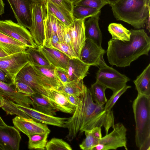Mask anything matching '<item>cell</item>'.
Returning a JSON list of instances; mask_svg holds the SVG:
<instances>
[{
  "label": "cell",
  "mask_w": 150,
  "mask_h": 150,
  "mask_svg": "<svg viewBox=\"0 0 150 150\" xmlns=\"http://www.w3.org/2000/svg\"><path fill=\"white\" fill-rule=\"evenodd\" d=\"M0 150H3V149H2V148H1V146H0Z\"/></svg>",
  "instance_id": "obj_55"
},
{
  "label": "cell",
  "mask_w": 150,
  "mask_h": 150,
  "mask_svg": "<svg viewBox=\"0 0 150 150\" xmlns=\"http://www.w3.org/2000/svg\"><path fill=\"white\" fill-rule=\"evenodd\" d=\"M4 104L1 108L7 114L16 115L23 117L29 118L30 117L25 112L19 109L16 103L6 98H4Z\"/></svg>",
  "instance_id": "obj_35"
},
{
  "label": "cell",
  "mask_w": 150,
  "mask_h": 150,
  "mask_svg": "<svg viewBox=\"0 0 150 150\" xmlns=\"http://www.w3.org/2000/svg\"><path fill=\"white\" fill-rule=\"evenodd\" d=\"M7 0L12 10L17 23L29 29L32 24L33 6L36 0Z\"/></svg>",
  "instance_id": "obj_10"
},
{
  "label": "cell",
  "mask_w": 150,
  "mask_h": 150,
  "mask_svg": "<svg viewBox=\"0 0 150 150\" xmlns=\"http://www.w3.org/2000/svg\"><path fill=\"white\" fill-rule=\"evenodd\" d=\"M39 1H40L42 2H43L45 3H46V2L47 1V0H38Z\"/></svg>",
  "instance_id": "obj_54"
},
{
  "label": "cell",
  "mask_w": 150,
  "mask_h": 150,
  "mask_svg": "<svg viewBox=\"0 0 150 150\" xmlns=\"http://www.w3.org/2000/svg\"><path fill=\"white\" fill-rule=\"evenodd\" d=\"M63 39L64 42L68 45L74 51L72 47L71 36L68 27L66 25L65 26L64 30Z\"/></svg>",
  "instance_id": "obj_44"
},
{
  "label": "cell",
  "mask_w": 150,
  "mask_h": 150,
  "mask_svg": "<svg viewBox=\"0 0 150 150\" xmlns=\"http://www.w3.org/2000/svg\"><path fill=\"white\" fill-rule=\"evenodd\" d=\"M85 85L83 79H76L64 83H62L57 89L69 94L79 95Z\"/></svg>",
  "instance_id": "obj_31"
},
{
  "label": "cell",
  "mask_w": 150,
  "mask_h": 150,
  "mask_svg": "<svg viewBox=\"0 0 150 150\" xmlns=\"http://www.w3.org/2000/svg\"><path fill=\"white\" fill-rule=\"evenodd\" d=\"M85 138L79 145L80 148L83 150H93L99 143L100 139L95 137L90 130L84 132Z\"/></svg>",
  "instance_id": "obj_36"
},
{
  "label": "cell",
  "mask_w": 150,
  "mask_h": 150,
  "mask_svg": "<svg viewBox=\"0 0 150 150\" xmlns=\"http://www.w3.org/2000/svg\"><path fill=\"white\" fill-rule=\"evenodd\" d=\"M21 137L15 127L0 125V146L3 150H18Z\"/></svg>",
  "instance_id": "obj_15"
},
{
  "label": "cell",
  "mask_w": 150,
  "mask_h": 150,
  "mask_svg": "<svg viewBox=\"0 0 150 150\" xmlns=\"http://www.w3.org/2000/svg\"><path fill=\"white\" fill-rule=\"evenodd\" d=\"M150 0H120L110 6L117 20L140 29L145 27L150 17Z\"/></svg>",
  "instance_id": "obj_3"
},
{
  "label": "cell",
  "mask_w": 150,
  "mask_h": 150,
  "mask_svg": "<svg viewBox=\"0 0 150 150\" xmlns=\"http://www.w3.org/2000/svg\"><path fill=\"white\" fill-rule=\"evenodd\" d=\"M54 72L57 77L62 83H64L70 81L67 71L55 67Z\"/></svg>",
  "instance_id": "obj_42"
},
{
  "label": "cell",
  "mask_w": 150,
  "mask_h": 150,
  "mask_svg": "<svg viewBox=\"0 0 150 150\" xmlns=\"http://www.w3.org/2000/svg\"><path fill=\"white\" fill-rule=\"evenodd\" d=\"M14 86V85L6 83L0 81V95L18 105L30 107L33 104L30 96L18 92L13 87Z\"/></svg>",
  "instance_id": "obj_18"
},
{
  "label": "cell",
  "mask_w": 150,
  "mask_h": 150,
  "mask_svg": "<svg viewBox=\"0 0 150 150\" xmlns=\"http://www.w3.org/2000/svg\"><path fill=\"white\" fill-rule=\"evenodd\" d=\"M16 105L19 109L35 120L47 125L64 127L65 122L67 118L49 115L33 108L21 105L16 103Z\"/></svg>",
  "instance_id": "obj_17"
},
{
  "label": "cell",
  "mask_w": 150,
  "mask_h": 150,
  "mask_svg": "<svg viewBox=\"0 0 150 150\" xmlns=\"http://www.w3.org/2000/svg\"><path fill=\"white\" fill-rule=\"evenodd\" d=\"M33 65L41 82L47 90L51 88L57 89L61 86L62 83L55 74V67L51 65L49 66Z\"/></svg>",
  "instance_id": "obj_20"
},
{
  "label": "cell",
  "mask_w": 150,
  "mask_h": 150,
  "mask_svg": "<svg viewBox=\"0 0 150 150\" xmlns=\"http://www.w3.org/2000/svg\"><path fill=\"white\" fill-rule=\"evenodd\" d=\"M108 30L112 36V39L123 41H129L131 34L130 30L120 23H112L108 27Z\"/></svg>",
  "instance_id": "obj_29"
},
{
  "label": "cell",
  "mask_w": 150,
  "mask_h": 150,
  "mask_svg": "<svg viewBox=\"0 0 150 150\" xmlns=\"http://www.w3.org/2000/svg\"><path fill=\"white\" fill-rule=\"evenodd\" d=\"M106 52L89 39H86L81 50L79 59L90 66L99 67L105 64L103 56Z\"/></svg>",
  "instance_id": "obj_11"
},
{
  "label": "cell",
  "mask_w": 150,
  "mask_h": 150,
  "mask_svg": "<svg viewBox=\"0 0 150 150\" xmlns=\"http://www.w3.org/2000/svg\"><path fill=\"white\" fill-rule=\"evenodd\" d=\"M48 133L35 134L29 137L28 149L30 150H44L47 142Z\"/></svg>",
  "instance_id": "obj_34"
},
{
  "label": "cell",
  "mask_w": 150,
  "mask_h": 150,
  "mask_svg": "<svg viewBox=\"0 0 150 150\" xmlns=\"http://www.w3.org/2000/svg\"><path fill=\"white\" fill-rule=\"evenodd\" d=\"M90 66L78 58L70 59L67 69L70 81L83 79L88 73Z\"/></svg>",
  "instance_id": "obj_24"
},
{
  "label": "cell",
  "mask_w": 150,
  "mask_h": 150,
  "mask_svg": "<svg viewBox=\"0 0 150 150\" xmlns=\"http://www.w3.org/2000/svg\"><path fill=\"white\" fill-rule=\"evenodd\" d=\"M37 48L50 65L67 71L70 59L65 54L56 49L45 46Z\"/></svg>",
  "instance_id": "obj_21"
},
{
  "label": "cell",
  "mask_w": 150,
  "mask_h": 150,
  "mask_svg": "<svg viewBox=\"0 0 150 150\" xmlns=\"http://www.w3.org/2000/svg\"><path fill=\"white\" fill-rule=\"evenodd\" d=\"M4 104V98L0 95V107H1L3 106Z\"/></svg>",
  "instance_id": "obj_51"
},
{
  "label": "cell",
  "mask_w": 150,
  "mask_h": 150,
  "mask_svg": "<svg viewBox=\"0 0 150 150\" xmlns=\"http://www.w3.org/2000/svg\"><path fill=\"white\" fill-rule=\"evenodd\" d=\"M46 6L47 13L53 16L65 25L69 26L73 21L71 13L64 8L48 0Z\"/></svg>",
  "instance_id": "obj_26"
},
{
  "label": "cell",
  "mask_w": 150,
  "mask_h": 150,
  "mask_svg": "<svg viewBox=\"0 0 150 150\" xmlns=\"http://www.w3.org/2000/svg\"><path fill=\"white\" fill-rule=\"evenodd\" d=\"M100 12V10L94 8L83 6L74 5L71 14L74 20H83L95 16Z\"/></svg>",
  "instance_id": "obj_30"
},
{
  "label": "cell",
  "mask_w": 150,
  "mask_h": 150,
  "mask_svg": "<svg viewBox=\"0 0 150 150\" xmlns=\"http://www.w3.org/2000/svg\"><path fill=\"white\" fill-rule=\"evenodd\" d=\"M104 105H98L93 112L87 126L86 130H90L95 127H104L106 134L110 129L114 125L115 117L112 110H104Z\"/></svg>",
  "instance_id": "obj_13"
},
{
  "label": "cell",
  "mask_w": 150,
  "mask_h": 150,
  "mask_svg": "<svg viewBox=\"0 0 150 150\" xmlns=\"http://www.w3.org/2000/svg\"><path fill=\"white\" fill-rule=\"evenodd\" d=\"M54 48L63 53L70 59L78 58L75 52L64 42H59Z\"/></svg>",
  "instance_id": "obj_40"
},
{
  "label": "cell",
  "mask_w": 150,
  "mask_h": 150,
  "mask_svg": "<svg viewBox=\"0 0 150 150\" xmlns=\"http://www.w3.org/2000/svg\"><path fill=\"white\" fill-rule=\"evenodd\" d=\"M65 26L55 17L47 13L44 24L45 41L53 35H56L58 36L61 42H64L63 31Z\"/></svg>",
  "instance_id": "obj_23"
},
{
  "label": "cell",
  "mask_w": 150,
  "mask_h": 150,
  "mask_svg": "<svg viewBox=\"0 0 150 150\" xmlns=\"http://www.w3.org/2000/svg\"><path fill=\"white\" fill-rule=\"evenodd\" d=\"M129 41L110 39L108 42L107 55L112 66L125 67L143 55H149L150 38L143 29L130 30Z\"/></svg>",
  "instance_id": "obj_1"
},
{
  "label": "cell",
  "mask_w": 150,
  "mask_h": 150,
  "mask_svg": "<svg viewBox=\"0 0 150 150\" xmlns=\"http://www.w3.org/2000/svg\"><path fill=\"white\" fill-rule=\"evenodd\" d=\"M0 48L8 55L25 51L27 47L24 44L0 32Z\"/></svg>",
  "instance_id": "obj_25"
},
{
  "label": "cell",
  "mask_w": 150,
  "mask_h": 150,
  "mask_svg": "<svg viewBox=\"0 0 150 150\" xmlns=\"http://www.w3.org/2000/svg\"><path fill=\"white\" fill-rule=\"evenodd\" d=\"M66 9L72 13L73 4L68 0H47Z\"/></svg>",
  "instance_id": "obj_43"
},
{
  "label": "cell",
  "mask_w": 150,
  "mask_h": 150,
  "mask_svg": "<svg viewBox=\"0 0 150 150\" xmlns=\"http://www.w3.org/2000/svg\"><path fill=\"white\" fill-rule=\"evenodd\" d=\"M29 62L25 51L0 57V68L15 84L16 76L21 69Z\"/></svg>",
  "instance_id": "obj_9"
},
{
  "label": "cell",
  "mask_w": 150,
  "mask_h": 150,
  "mask_svg": "<svg viewBox=\"0 0 150 150\" xmlns=\"http://www.w3.org/2000/svg\"><path fill=\"white\" fill-rule=\"evenodd\" d=\"M20 81L30 86L37 93L47 96V90L44 87L38 78L33 65L28 62L18 73L15 81Z\"/></svg>",
  "instance_id": "obj_12"
},
{
  "label": "cell",
  "mask_w": 150,
  "mask_h": 150,
  "mask_svg": "<svg viewBox=\"0 0 150 150\" xmlns=\"http://www.w3.org/2000/svg\"><path fill=\"white\" fill-rule=\"evenodd\" d=\"M108 4V3L105 0H81L74 5L83 6L100 10L105 5Z\"/></svg>",
  "instance_id": "obj_39"
},
{
  "label": "cell",
  "mask_w": 150,
  "mask_h": 150,
  "mask_svg": "<svg viewBox=\"0 0 150 150\" xmlns=\"http://www.w3.org/2000/svg\"><path fill=\"white\" fill-rule=\"evenodd\" d=\"M15 127L28 137L35 134L48 133L50 132L47 125L38 122L30 117L25 118L17 116L12 120Z\"/></svg>",
  "instance_id": "obj_14"
},
{
  "label": "cell",
  "mask_w": 150,
  "mask_h": 150,
  "mask_svg": "<svg viewBox=\"0 0 150 150\" xmlns=\"http://www.w3.org/2000/svg\"><path fill=\"white\" fill-rule=\"evenodd\" d=\"M46 98L56 109L62 112L72 114L76 107L67 100L63 92L57 89L51 88L47 90Z\"/></svg>",
  "instance_id": "obj_19"
},
{
  "label": "cell",
  "mask_w": 150,
  "mask_h": 150,
  "mask_svg": "<svg viewBox=\"0 0 150 150\" xmlns=\"http://www.w3.org/2000/svg\"><path fill=\"white\" fill-rule=\"evenodd\" d=\"M47 15L46 3L35 0L32 8V24L29 30L37 48L43 46L44 44V24Z\"/></svg>",
  "instance_id": "obj_5"
},
{
  "label": "cell",
  "mask_w": 150,
  "mask_h": 150,
  "mask_svg": "<svg viewBox=\"0 0 150 150\" xmlns=\"http://www.w3.org/2000/svg\"><path fill=\"white\" fill-rule=\"evenodd\" d=\"M110 5L113 4L115 3L118 2L120 0H105Z\"/></svg>",
  "instance_id": "obj_49"
},
{
  "label": "cell",
  "mask_w": 150,
  "mask_h": 150,
  "mask_svg": "<svg viewBox=\"0 0 150 150\" xmlns=\"http://www.w3.org/2000/svg\"><path fill=\"white\" fill-rule=\"evenodd\" d=\"M101 12L96 15L84 19L86 39L90 40L98 46L102 47V34L99 26Z\"/></svg>",
  "instance_id": "obj_22"
},
{
  "label": "cell",
  "mask_w": 150,
  "mask_h": 150,
  "mask_svg": "<svg viewBox=\"0 0 150 150\" xmlns=\"http://www.w3.org/2000/svg\"><path fill=\"white\" fill-rule=\"evenodd\" d=\"M6 125V124L4 121L0 116V125Z\"/></svg>",
  "instance_id": "obj_52"
},
{
  "label": "cell",
  "mask_w": 150,
  "mask_h": 150,
  "mask_svg": "<svg viewBox=\"0 0 150 150\" xmlns=\"http://www.w3.org/2000/svg\"><path fill=\"white\" fill-rule=\"evenodd\" d=\"M90 130L96 138L100 139L102 137L101 127L98 126L95 127Z\"/></svg>",
  "instance_id": "obj_47"
},
{
  "label": "cell",
  "mask_w": 150,
  "mask_h": 150,
  "mask_svg": "<svg viewBox=\"0 0 150 150\" xmlns=\"http://www.w3.org/2000/svg\"><path fill=\"white\" fill-rule=\"evenodd\" d=\"M131 87V86L126 85L121 89L113 92L112 95L106 102L105 105L104 107V110L106 111L111 110L121 96L128 89Z\"/></svg>",
  "instance_id": "obj_38"
},
{
  "label": "cell",
  "mask_w": 150,
  "mask_h": 150,
  "mask_svg": "<svg viewBox=\"0 0 150 150\" xmlns=\"http://www.w3.org/2000/svg\"><path fill=\"white\" fill-rule=\"evenodd\" d=\"M8 55L1 48H0V57Z\"/></svg>",
  "instance_id": "obj_50"
},
{
  "label": "cell",
  "mask_w": 150,
  "mask_h": 150,
  "mask_svg": "<svg viewBox=\"0 0 150 150\" xmlns=\"http://www.w3.org/2000/svg\"><path fill=\"white\" fill-rule=\"evenodd\" d=\"M0 81L6 83L14 85L13 81L8 75L0 68Z\"/></svg>",
  "instance_id": "obj_46"
},
{
  "label": "cell",
  "mask_w": 150,
  "mask_h": 150,
  "mask_svg": "<svg viewBox=\"0 0 150 150\" xmlns=\"http://www.w3.org/2000/svg\"><path fill=\"white\" fill-rule=\"evenodd\" d=\"M133 82L138 93L150 96V64Z\"/></svg>",
  "instance_id": "obj_28"
},
{
  "label": "cell",
  "mask_w": 150,
  "mask_h": 150,
  "mask_svg": "<svg viewBox=\"0 0 150 150\" xmlns=\"http://www.w3.org/2000/svg\"><path fill=\"white\" fill-rule=\"evenodd\" d=\"M97 104L94 102L90 89L85 85L80 94L77 105L72 115L65 121L64 127L68 129L66 136L72 141L79 134L86 130L91 117Z\"/></svg>",
  "instance_id": "obj_2"
},
{
  "label": "cell",
  "mask_w": 150,
  "mask_h": 150,
  "mask_svg": "<svg viewBox=\"0 0 150 150\" xmlns=\"http://www.w3.org/2000/svg\"><path fill=\"white\" fill-rule=\"evenodd\" d=\"M135 140L139 150L150 149V96L138 93L132 103Z\"/></svg>",
  "instance_id": "obj_4"
},
{
  "label": "cell",
  "mask_w": 150,
  "mask_h": 150,
  "mask_svg": "<svg viewBox=\"0 0 150 150\" xmlns=\"http://www.w3.org/2000/svg\"><path fill=\"white\" fill-rule=\"evenodd\" d=\"M71 2H72L73 5L75 4L81 0H68Z\"/></svg>",
  "instance_id": "obj_53"
},
{
  "label": "cell",
  "mask_w": 150,
  "mask_h": 150,
  "mask_svg": "<svg viewBox=\"0 0 150 150\" xmlns=\"http://www.w3.org/2000/svg\"><path fill=\"white\" fill-rule=\"evenodd\" d=\"M113 130L99 139L98 144L93 150H116L120 147H127V129L121 123L114 124Z\"/></svg>",
  "instance_id": "obj_7"
},
{
  "label": "cell",
  "mask_w": 150,
  "mask_h": 150,
  "mask_svg": "<svg viewBox=\"0 0 150 150\" xmlns=\"http://www.w3.org/2000/svg\"><path fill=\"white\" fill-rule=\"evenodd\" d=\"M30 96L33 101L34 109L46 114L55 116L56 109L49 100L42 95L36 93Z\"/></svg>",
  "instance_id": "obj_27"
},
{
  "label": "cell",
  "mask_w": 150,
  "mask_h": 150,
  "mask_svg": "<svg viewBox=\"0 0 150 150\" xmlns=\"http://www.w3.org/2000/svg\"><path fill=\"white\" fill-rule=\"evenodd\" d=\"M96 81L101 84L113 92L117 91L126 85L130 79L106 64L99 67L96 73Z\"/></svg>",
  "instance_id": "obj_6"
},
{
  "label": "cell",
  "mask_w": 150,
  "mask_h": 150,
  "mask_svg": "<svg viewBox=\"0 0 150 150\" xmlns=\"http://www.w3.org/2000/svg\"><path fill=\"white\" fill-rule=\"evenodd\" d=\"M14 85L16 90L18 92L29 96L36 93L30 86L21 81H15Z\"/></svg>",
  "instance_id": "obj_41"
},
{
  "label": "cell",
  "mask_w": 150,
  "mask_h": 150,
  "mask_svg": "<svg viewBox=\"0 0 150 150\" xmlns=\"http://www.w3.org/2000/svg\"><path fill=\"white\" fill-rule=\"evenodd\" d=\"M107 89L104 86L96 81L92 84L89 89L93 101L97 105H104L107 99L105 94Z\"/></svg>",
  "instance_id": "obj_32"
},
{
  "label": "cell",
  "mask_w": 150,
  "mask_h": 150,
  "mask_svg": "<svg viewBox=\"0 0 150 150\" xmlns=\"http://www.w3.org/2000/svg\"><path fill=\"white\" fill-rule=\"evenodd\" d=\"M47 150H71L70 145L62 139L52 138L47 142L45 146Z\"/></svg>",
  "instance_id": "obj_37"
},
{
  "label": "cell",
  "mask_w": 150,
  "mask_h": 150,
  "mask_svg": "<svg viewBox=\"0 0 150 150\" xmlns=\"http://www.w3.org/2000/svg\"><path fill=\"white\" fill-rule=\"evenodd\" d=\"M29 62L34 66H49L51 65L37 48L28 47L26 50Z\"/></svg>",
  "instance_id": "obj_33"
},
{
  "label": "cell",
  "mask_w": 150,
  "mask_h": 150,
  "mask_svg": "<svg viewBox=\"0 0 150 150\" xmlns=\"http://www.w3.org/2000/svg\"><path fill=\"white\" fill-rule=\"evenodd\" d=\"M0 32L20 42L27 47L37 48L27 28L11 20H0Z\"/></svg>",
  "instance_id": "obj_8"
},
{
  "label": "cell",
  "mask_w": 150,
  "mask_h": 150,
  "mask_svg": "<svg viewBox=\"0 0 150 150\" xmlns=\"http://www.w3.org/2000/svg\"><path fill=\"white\" fill-rule=\"evenodd\" d=\"M63 93L68 101L76 107L78 104L80 94L79 95H76L69 94L64 92Z\"/></svg>",
  "instance_id": "obj_45"
},
{
  "label": "cell",
  "mask_w": 150,
  "mask_h": 150,
  "mask_svg": "<svg viewBox=\"0 0 150 150\" xmlns=\"http://www.w3.org/2000/svg\"><path fill=\"white\" fill-rule=\"evenodd\" d=\"M70 33L73 50L78 58L86 40L84 19H74L68 26Z\"/></svg>",
  "instance_id": "obj_16"
},
{
  "label": "cell",
  "mask_w": 150,
  "mask_h": 150,
  "mask_svg": "<svg viewBox=\"0 0 150 150\" xmlns=\"http://www.w3.org/2000/svg\"><path fill=\"white\" fill-rule=\"evenodd\" d=\"M5 4L3 0H0V15L4 13Z\"/></svg>",
  "instance_id": "obj_48"
}]
</instances>
